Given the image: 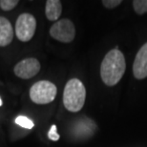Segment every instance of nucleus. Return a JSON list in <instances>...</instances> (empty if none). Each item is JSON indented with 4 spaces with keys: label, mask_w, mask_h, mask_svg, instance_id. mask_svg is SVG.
Segmentation results:
<instances>
[{
    "label": "nucleus",
    "mask_w": 147,
    "mask_h": 147,
    "mask_svg": "<svg viewBox=\"0 0 147 147\" xmlns=\"http://www.w3.org/2000/svg\"><path fill=\"white\" fill-rule=\"evenodd\" d=\"M86 89L78 78H72L67 82L63 92V104L70 112H78L84 106Z\"/></svg>",
    "instance_id": "2"
},
{
    "label": "nucleus",
    "mask_w": 147,
    "mask_h": 147,
    "mask_svg": "<svg viewBox=\"0 0 147 147\" xmlns=\"http://www.w3.org/2000/svg\"><path fill=\"white\" fill-rule=\"evenodd\" d=\"M48 138L51 140H54V142H57V140H59V134H57V125H52L51 129L48 132Z\"/></svg>",
    "instance_id": "13"
},
{
    "label": "nucleus",
    "mask_w": 147,
    "mask_h": 147,
    "mask_svg": "<svg viewBox=\"0 0 147 147\" xmlns=\"http://www.w3.org/2000/svg\"><path fill=\"white\" fill-rule=\"evenodd\" d=\"M16 123L26 129H33L34 126V122L32 121L30 119H28V117H23V116L17 117L16 119Z\"/></svg>",
    "instance_id": "11"
},
{
    "label": "nucleus",
    "mask_w": 147,
    "mask_h": 147,
    "mask_svg": "<svg viewBox=\"0 0 147 147\" xmlns=\"http://www.w3.org/2000/svg\"><path fill=\"white\" fill-rule=\"evenodd\" d=\"M50 34L55 40L63 43H70L76 36L75 25L68 18L57 20L50 29Z\"/></svg>",
    "instance_id": "5"
},
{
    "label": "nucleus",
    "mask_w": 147,
    "mask_h": 147,
    "mask_svg": "<svg viewBox=\"0 0 147 147\" xmlns=\"http://www.w3.org/2000/svg\"><path fill=\"white\" fill-rule=\"evenodd\" d=\"M121 0H103L102 4L105 8L107 9H113L117 7L119 4H121Z\"/></svg>",
    "instance_id": "14"
},
{
    "label": "nucleus",
    "mask_w": 147,
    "mask_h": 147,
    "mask_svg": "<svg viewBox=\"0 0 147 147\" xmlns=\"http://www.w3.org/2000/svg\"><path fill=\"white\" fill-rule=\"evenodd\" d=\"M17 4H18L17 0H1L0 1V8L3 11H11L16 8Z\"/></svg>",
    "instance_id": "12"
},
{
    "label": "nucleus",
    "mask_w": 147,
    "mask_h": 147,
    "mask_svg": "<svg viewBox=\"0 0 147 147\" xmlns=\"http://www.w3.org/2000/svg\"><path fill=\"white\" fill-rule=\"evenodd\" d=\"M36 30V19L33 14L24 13L18 16L16 23V34L22 42H28L34 37Z\"/></svg>",
    "instance_id": "4"
},
{
    "label": "nucleus",
    "mask_w": 147,
    "mask_h": 147,
    "mask_svg": "<svg viewBox=\"0 0 147 147\" xmlns=\"http://www.w3.org/2000/svg\"><path fill=\"white\" fill-rule=\"evenodd\" d=\"M13 39V29L6 17L0 16V47L10 45Z\"/></svg>",
    "instance_id": "8"
},
{
    "label": "nucleus",
    "mask_w": 147,
    "mask_h": 147,
    "mask_svg": "<svg viewBox=\"0 0 147 147\" xmlns=\"http://www.w3.org/2000/svg\"><path fill=\"white\" fill-rule=\"evenodd\" d=\"M40 71V63L36 58L29 57L21 60L14 66L13 72L22 79H30Z\"/></svg>",
    "instance_id": "6"
},
{
    "label": "nucleus",
    "mask_w": 147,
    "mask_h": 147,
    "mask_svg": "<svg viewBox=\"0 0 147 147\" xmlns=\"http://www.w3.org/2000/svg\"><path fill=\"white\" fill-rule=\"evenodd\" d=\"M125 57L119 49L109 51L104 57L100 65V76L102 81L108 86L119 83L125 73Z\"/></svg>",
    "instance_id": "1"
},
{
    "label": "nucleus",
    "mask_w": 147,
    "mask_h": 147,
    "mask_svg": "<svg viewBox=\"0 0 147 147\" xmlns=\"http://www.w3.org/2000/svg\"><path fill=\"white\" fill-rule=\"evenodd\" d=\"M133 74L137 79L147 78V42L137 53L133 64Z\"/></svg>",
    "instance_id": "7"
},
{
    "label": "nucleus",
    "mask_w": 147,
    "mask_h": 147,
    "mask_svg": "<svg viewBox=\"0 0 147 147\" xmlns=\"http://www.w3.org/2000/svg\"><path fill=\"white\" fill-rule=\"evenodd\" d=\"M1 105H2V99L0 98V106H1Z\"/></svg>",
    "instance_id": "15"
},
{
    "label": "nucleus",
    "mask_w": 147,
    "mask_h": 147,
    "mask_svg": "<svg viewBox=\"0 0 147 147\" xmlns=\"http://www.w3.org/2000/svg\"><path fill=\"white\" fill-rule=\"evenodd\" d=\"M62 13V4L59 0H48L45 6V14L50 21H55Z\"/></svg>",
    "instance_id": "9"
},
{
    "label": "nucleus",
    "mask_w": 147,
    "mask_h": 147,
    "mask_svg": "<svg viewBox=\"0 0 147 147\" xmlns=\"http://www.w3.org/2000/svg\"><path fill=\"white\" fill-rule=\"evenodd\" d=\"M57 88L49 80L36 82L30 89V98L36 104H48L57 96Z\"/></svg>",
    "instance_id": "3"
},
{
    "label": "nucleus",
    "mask_w": 147,
    "mask_h": 147,
    "mask_svg": "<svg viewBox=\"0 0 147 147\" xmlns=\"http://www.w3.org/2000/svg\"><path fill=\"white\" fill-rule=\"evenodd\" d=\"M133 7L138 14L147 13V0H134Z\"/></svg>",
    "instance_id": "10"
}]
</instances>
